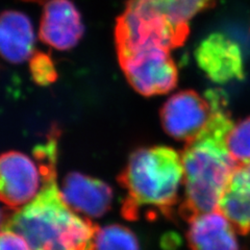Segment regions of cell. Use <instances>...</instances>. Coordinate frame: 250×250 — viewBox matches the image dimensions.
Returning <instances> with one entry per match:
<instances>
[{
	"instance_id": "6da1fadb",
	"label": "cell",
	"mask_w": 250,
	"mask_h": 250,
	"mask_svg": "<svg viewBox=\"0 0 250 250\" xmlns=\"http://www.w3.org/2000/svg\"><path fill=\"white\" fill-rule=\"evenodd\" d=\"M59 130L53 127L46 142L36 147L43 183L37 196L2 222L25 238L31 250H94L98 226L69 207L57 183Z\"/></svg>"
},
{
	"instance_id": "7a4b0ae2",
	"label": "cell",
	"mask_w": 250,
	"mask_h": 250,
	"mask_svg": "<svg viewBox=\"0 0 250 250\" xmlns=\"http://www.w3.org/2000/svg\"><path fill=\"white\" fill-rule=\"evenodd\" d=\"M213 115L205 131L187 143L182 153L185 196L179 214L190 222L198 215L218 209L234 170L239 166L226 147V136L233 122L224 94L206 93Z\"/></svg>"
},
{
	"instance_id": "3957f363",
	"label": "cell",
	"mask_w": 250,
	"mask_h": 250,
	"mask_svg": "<svg viewBox=\"0 0 250 250\" xmlns=\"http://www.w3.org/2000/svg\"><path fill=\"white\" fill-rule=\"evenodd\" d=\"M126 191L123 216L135 220L141 207H154L167 215L178 200L184 185L182 154L169 146L143 147L132 152L118 176Z\"/></svg>"
},
{
	"instance_id": "277c9868",
	"label": "cell",
	"mask_w": 250,
	"mask_h": 250,
	"mask_svg": "<svg viewBox=\"0 0 250 250\" xmlns=\"http://www.w3.org/2000/svg\"><path fill=\"white\" fill-rule=\"evenodd\" d=\"M189 33V25L177 24L161 15L126 5L116 22L117 52L150 48L171 51L186 42Z\"/></svg>"
},
{
	"instance_id": "5b68a950",
	"label": "cell",
	"mask_w": 250,
	"mask_h": 250,
	"mask_svg": "<svg viewBox=\"0 0 250 250\" xmlns=\"http://www.w3.org/2000/svg\"><path fill=\"white\" fill-rule=\"evenodd\" d=\"M117 54L127 82L141 95H162L176 87L178 72L169 50L150 48Z\"/></svg>"
},
{
	"instance_id": "8992f818",
	"label": "cell",
	"mask_w": 250,
	"mask_h": 250,
	"mask_svg": "<svg viewBox=\"0 0 250 250\" xmlns=\"http://www.w3.org/2000/svg\"><path fill=\"white\" fill-rule=\"evenodd\" d=\"M213 108L208 97L193 90L173 94L161 109V121L167 134L189 143L200 136L208 125Z\"/></svg>"
},
{
	"instance_id": "52a82bcc",
	"label": "cell",
	"mask_w": 250,
	"mask_h": 250,
	"mask_svg": "<svg viewBox=\"0 0 250 250\" xmlns=\"http://www.w3.org/2000/svg\"><path fill=\"white\" fill-rule=\"evenodd\" d=\"M42 172L28 155L7 151L0 159V197L4 205L17 209L27 205L40 191Z\"/></svg>"
},
{
	"instance_id": "ba28073f",
	"label": "cell",
	"mask_w": 250,
	"mask_h": 250,
	"mask_svg": "<svg viewBox=\"0 0 250 250\" xmlns=\"http://www.w3.org/2000/svg\"><path fill=\"white\" fill-rule=\"evenodd\" d=\"M195 59L210 81L228 83L244 77L243 54L240 46L220 33L208 36L195 50Z\"/></svg>"
},
{
	"instance_id": "9c48e42d",
	"label": "cell",
	"mask_w": 250,
	"mask_h": 250,
	"mask_svg": "<svg viewBox=\"0 0 250 250\" xmlns=\"http://www.w3.org/2000/svg\"><path fill=\"white\" fill-rule=\"evenodd\" d=\"M83 35L82 16L70 0H48L39 27L40 40L54 49L69 50Z\"/></svg>"
},
{
	"instance_id": "30bf717a",
	"label": "cell",
	"mask_w": 250,
	"mask_h": 250,
	"mask_svg": "<svg viewBox=\"0 0 250 250\" xmlns=\"http://www.w3.org/2000/svg\"><path fill=\"white\" fill-rule=\"evenodd\" d=\"M61 191L70 208L88 218L103 217L112 208V188L100 179L78 172L66 175Z\"/></svg>"
},
{
	"instance_id": "8fae6325",
	"label": "cell",
	"mask_w": 250,
	"mask_h": 250,
	"mask_svg": "<svg viewBox=\"0 0 250 250\" xmlns=\"http://www.w3.org/2000/svg\"><path fill=\"white\" fill-rule=\"evenodd\" d=\"M187 240L191 250H239L236 229L219 209L192 219Z\"/></svg>"
},
{
	"instance_id": "7c38bea8",
	"label": "cell",
	"mask_w": 250,
	"mask_h": 250,
	"mask_svg": "<svg viewBox=\"0 0 250 250\" xmlns=\"http://www.w3.org/2000/svg\"><path fill=\"white\" fill-rule=\"evenodd\" d=\"M0 50L2 58L12 64H21L35 53L34 27L26 15L5 11L0 20Z\"/></svg>"
},
{
	"instance_id": "4fadbf2b",
	"label": "cell",
	"mask_w": 250,
	"mask_h": 250,
	"mask_svg": "<svg viewBox=\"0 0 250 250\" xmlns=\"http://www.w3.org/2000/svg\"><path fill=\"white\" fill-rule=\"evenodd\" d=\"M218 209L228 217L237 231L250 232V163L234 170Z\"/></svg>"
},
{
	"instance_id": "5bb4252c",
	"label": "cell",
	"mask_w": 250,
	"mask_h": 250,
	"mask_svg": "<svg viewBox=\"0 0 250 250\" xmlns=\"http://www.w3.org/2000/svg\"><path fill=\"white\" fill-rule=\"evenodd\" d=\"M217 0H128L126 5L135 9L161 15L182 25L198 14L215 6Z\"/></svg>"
},
{
	"instance_id": "9a60e30c",
	"label": "cell",
	"mask_w": 250,
	"mask_h": 250,
	"mask_svg": "<svg viewBox=\"0 0 250 250\" xmlns=\"http://www.w3.org/2000/svg\"><path fill=\"white\" fill-rule=\"evenodd\" d=\"M94 250H140L136 234L120 224H111L98 229Z\"/></svg>"
},
{
	"instance_id": "2e32d148",
	"label": "cell",
	"mask_w": 250,
	"mask_h": 250,
	"mask_svg": "<svg viewBox=\"0 0 250 250\" xmlns=\"http://www.w3.org/2000/svg\"><path fill=\"white\" fill-rule=\"evenodd\" d=\"M226 147L238 165L250 163V117L233 123L226 136Z\"/></svg>"
},
{
	"instance_id": "e0dca14e",
	"label": "cell",
	"mask_w": 250,
	"mask_h": 250,
	"mask_svg": "<svg viewBox=\"0 0 250 250\" xmlns=\"http://www.w3.org/2000/svg\"><path fill=\"white\" fill-rule=\"evenodd\" d=\"M29 71L33 81L39 85H48L58 78L54 62L47 53L36 51L29 59Z\"/></svg>"
},
{
	"instance_id": "ac0fdd59",
	"label": "cell",
	"mask_w": 250,
	"mask_h": 250,
	"mask_svg": "<svg viewBox=\"0 0 250 250\" xmlns=\"http://www.w3.org/2000/svg\"><path fill=\"white\" fill-rule=\"evenodd\" d=\"M0 250H31V248L20 233L2 229L0 234Z\"/></svg>"
},
{
	"instance_id": "d6986e66",
	"label": "cell",
	"mask_w": 250,
	"mask_h": 250,
	"mask_svg": "<svg viewBox=\"0 0 250 250\" xmlns=\"http://www.w3.org/2000/svg\"><path fill=\"white\" fill-rule=\"evenodd\" d=\"M23 1H29V2H36V3H46L48 0H23Z\"/></svg>"
}]
</instances>
